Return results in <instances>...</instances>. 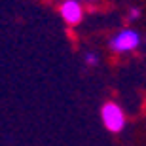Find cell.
Masks as SVG:
<instances>
[{"instance_id":"6da1fadb","label":"cell","mask_w":146,"mask_h":146,"mask_svg":"<svg viewBox=\"0 0 146 146\" xmlns=\"http://www.w3.org/2000/svg\"><path fill=\"white\" fill-rule=\"evenodd\" d=\"M142 46V34L133 27H121L108 38V49L116 55L133 53Z\"/></svg>"},{"instance_id":"7a4b0ae2","label":"cell","mask_w":146,"mask_h":146,"mask_svg":"<svg viewBox=\"0 0 146 146\" xmlns=\"http://www.w3.org/2000/svg\"><path fill=\"white\" fill-rule=\"evenodd\" d=\"M101 121H103L104 129L108 133H121L125 129L127 118H125L123 108L114 101H106L101 106Z\"/></svg>"},{"instance_id":"3957f363","label":"cell","mask_w":146,"mask_h":146,"mask_svg":"<svg viewBox=\"0 0 146 146\" xmlns=\"http://www.w3.org/2000/svg\"><path fill=\"white\" fill-rule=\"evenodd\" d=\"M59 15L68 27H78L86 17V6L80 0H63L59 6Z\"/></svg>"},{"instance_id":"277c9868","label":"cell","mask_w":146,"mask_h":146,"mask_svg":"<svg viewBox=\"0 0 146 146\" xmlns=\"http://www.w3.org/2000/svg\"><path fill=\"white\" fill-rule=\"evenodd\" d=\"M82 59H84V65L86 66H97L101 57H99L97 51H86V53L82 55Z\"/></svg>"},{"instance_id":"5b68a950","label":"cell","mask_w":146,"mask_h":146,"mask_svg":"<svg viewBox=\"0 0 146 146\" xmlns=\"http://www.w3.org/2000/svg\"><path fill=\"white\" fill-rule=\"evenodd\" d=\"M141 15H142V10L139 6H129V8H127V13H125V19L129 23H133V21H137V19H141Z\"/></svg>"},{"instance_id":"8992f818","label":"cell","mask_w":146,"mask_h":146,"mask_svg":"<svg viewBox=\"0 0 146 146\" xmlns=\"http://www.w3.org/2000/svg\"><path fill=\"white\" fill-rule=\"evenodd\" d=\"M80 2H82V4H84V6H86V4H95L97 0H80Z\"/></svg>"}]
</instances>
